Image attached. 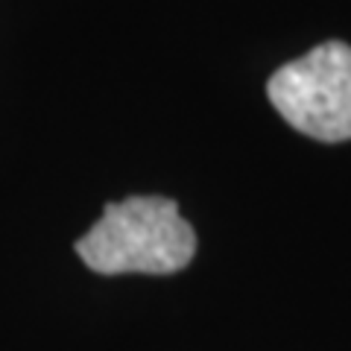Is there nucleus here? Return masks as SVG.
Returning <instances> with one entry per match:
<instances>
[{
  "label": "nucleus",
  "mask_w": 351,
  "mask_h": 351,
  "mask_svg": "<svg viewBox=\"0 0 351 351\" xmlns=\"http://www.w3.org/2000/svg\"><path fill=\"white\" fill-rule=\"evenodd\" d=\"M76 255L100 276H173L193 261L196 234L167 196H129L103 208L76 240Z\"/></svg>",
  "instance_id": "1"
},
{
  "label": "nucleus",
  "mask_w": 351,
  "mask_h": 351,
  "mask_svg": "<svg viewBox=\"0 0 351 351\" xmlns=\"http://www.w3.org/2000/svg\"><path fill=\"white\" fill-rule=\"evenodd\" d=\"M269 103L302 135L325 144L351 138V47L325 41L267 82Z\"/></svg>",
  "instance_id": "2"
}]
</instances>
